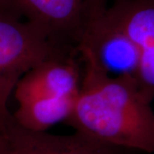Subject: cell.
Wrapping results in <instances>:
<instances>
[{"label": "cell", "instance_id": "6da1fadb", "mask_svg": "<svg viewBox=\"0 0 154 154\" xmlns=\"http://www.w3.org/2000/svg\"><path fill=\"white\" fill-rule=\"evenodd\" d=\"M77 52L82 67V83L67 123L75 132L100 143L154 153L152 102L136 81L110 76L88 52Z\"/></svg>", "mask_w": 154, "mask_h": 154}, {"label": "cell", "instance_id": "7a4b0ae2", "mask_svg": "<svg viewBox=\"0 0 154 154\" xmlns=\"http://www.w3.org/2000/svg\"><path fill=\"white\" fill-rule=\"evenodd\" d=\"M76 49L55 41L30 22L0 10V116L10 115L9 99L18 81L39 63Z\"/></svg>", "mask_w": 154, "mask_h": 154}, {"label": "cell", "instance_id": "3957f363", "mask_svg": "<svg viewBox=\"0 0 154 154\" xmlns=\"http://www.w3.org/2000/svg\"><path fill=\"white\" fill-rule=\"evenodd\" d=\"M94 0H5L4 11L30 22L55 41L76 48Z\"/></svg>", "mask_w": 154, "mask_h": 154}, {"label": "cell", "instance_id": "277c9868", "mask_svg": "<svg viewBox=\"0 0 154 154\" xmlns=\"http://www.w3.org/2000/svg\"><path fill=\"white\" fill-rule=\"evenodd\" d=\"M105 13L136 47L139 66L135 76L139 88L154 100V0H114Z\"/></svg>", "mask_w": 154, "mask_h": 154}, {"label": "cell", "instance_id": "5b68a950", "mask_svg": "<svg viewBox=\"0 0 154 154\" xmlns=\"http://www.w3.org/2000/svg\"><path fill=\"white\" fill-rule=\"evenodd\" d=\"M105 8L88 19L76 50L88 52L110 76H130L135 80L139 66L137 49L126 34L110 22Z\"/></svg>", "mask_w": 154, "mask_h": 154}, {"label": "cell", "instance_id": "8992f818", "mask_svg": "<svg viewBox=\"0 0 154 154\" xmlns=\"http://www.w3.org/2000/svg\"><path fill=\"white\" fill-rule=\"evenodd\" d=\"M7 154H127L129 151L94 140L79 133L54 134L19 126L12 115L0 121Z\"/></svg>", "mask_w": 154, "mask_h": 154}, {"label": "cell", "instance_id": "52a82bcc", "mask_svg": "<svg viewBox=\"0 0 154 154\" xmlns=\"http://www.w3.org/2000/svg\"><path fill=\"white\" fill-rule=\"evenodd\" d=\"M78 52L58 55L39 63L18 81L13 91L17 103L37 98H76L82 67Z\"/></svg>", "mask_w": 154, "mask_h": 154}, {"label": "cell", "instance_id": "ba28073f", "mask_svg": "<svg viewBox=\"0 0 154 154\" xmlns=\"http://www.w3.org/2000/svg\"><path fill=\"white\" fill-rule=\"evenodd\" d=\"M76 98H37L17 103L12 117L23 128L45 132L56 124L68 121Z\"/></svg>", "mask_w": 154, "mask_h": 154}, {"label": "cell", "instance_id": "9c48e42d", "mask_svg": "<svg viewBox=\"0 0 154 154\" xmlns=\"http://www.w3.org/2000/svg\"><path fill=\"white\" fill-rule=\"evenodd\" d=\"M109 0H94V8H93V13L95 11L104 9L107 5Z\"/></svg>", "mask_w": 154, "mask_h": 154}, {"label": "cell", "instance_id": "30bf717a", "mask_svg": "<svg viewBox=\"0 0 154 154\" xmlns=\"http://www.w3.org/2000/svg\"><path fill=\"white\" fill-rule=\"evenodd\" d=\"M0 154H7L5 139L1 131H0Z\"/></svg>", "mask_w": 154, "mask_h": 154}, {"label": "cell", "instance_id": "8fae6325", "mask_svg": "<svg viewBox=\"0 0 154 154\" xmlns=\"http://www.w3.org/2000/svg\"><path fill=\"white\" fill-rule=\"evenodd\" d=\"M5 5V0H0V10L1 11H4Z\"/></svg>", "mask_w": 154, "mask_h": 154}, {"label": "cell", "instance_id": "7c38bea8", "mask_svg": "<svg viewBox=\"0 0 154 154\" xmlns=\"http://www.w3.org/2000/svg\"><path fill=\"white\" fill-rule=\"evenodd\" d=\"M0 120H2V118H1V116H0Z\"/></svg>", "mask_w": 154, "mask_h": 154}]
</instances>
